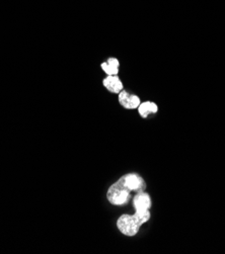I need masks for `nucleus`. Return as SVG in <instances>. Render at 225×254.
<instances>
[{
	"mask_svg": "<svg viewBox=\"0 0 225 254\" xmlns=\"http://www.w3.org/2000/svg\"><path fill=\"white\" fill-rule=\"evenodd\" d=\"M107 198L110 201V204L114 206H124L130 200L131 191L128 190L126 188H124L117 181L109 188L107 191Z\"/></svg>",
	"mask_w": 225,
	"mask_h": 254,
	"instance_id": "f257e3e1",
	"label": "nucleus"
},
{
	"mask_svg": "<svg viewBox=\"0 0 225 254\" xmlns=\"http://www.w3.org/2000/svg\"><path fill=\"white\" fill-rule=\"evenodd\" d=\"M140 227L141 226L136 222L133 215L124 214L117 221V228L125 236L133 237L137 235L140 230Z\"/></svg>",
	"mask_w": 225,
	"mask_h": 254,
	"instance_id": "f03ea898",
	"label": "nucleus"
},
{
	"mask_svg": "<svg viewBox=\"0 0 225 254\" xmlns=\"http://www.w3.org/2000/svg\"><path fill=\"white\" fill-rule=\"evenodd\" d=\"M118 182L131 192L143 191L146 188V183L143 177L135 172L123 175L120 180H118Z\"/></svg>",
	"mask_w": 225,
	"mask_h": 254,
	"instance_id": "7ed1b4c3",
	"label": "nucleus"
},
{
	"mask_svg": "<svg viewBox=\"0 0 225 254\" xmlns=\"http://www.w3.org/2000/svg\"><path fill=\"white\" fill-rule=\"evenodd\" d=\"M118 99H119V104L126 110H136L141 104L138 95L130 93L124 89L119 93Z\"/></svg>",
	"mask_w": 225,
	"mask_h": 254,
	"instance_id": "20e7f679",
	"label": "nucleus"
},
{
	"mask_svg": "<svg viewBox=\"0 0 225 254\" xmlns=\"http://www.w3.org/2000/svg\"><path fill=\"white\" fill-rule=\"evenodd\" d=\"M152 205V200L150 195L143 191H139L136 193V195L134 196L133 199V207L135 209V211H139V210H150Z\"/></svg>",
	"mask_w": 225,
	"mask_h": 254,
	"instance_id": "39448f33",
	"label": "nucleus"
},
{
	"mask_svg": "<svg viewBox=\"0 0 225 254\" xmlns=\"http://www.w3.org/2000/svg\"><path fill=\"white\" fill-rule=\"evenodd\" d=\"M104 86L112 93L119 94L123 89L124 85L118 75H107V77L103 80Z\"/></svg>",
	"mask_w": 225,
	"mask_h": 254,
	"instance_id": "423d86ee",
	"label": "nucleus"
},
{
	"mask_svg": "<svg viewBox=\"0 0 225 254\" xmlns=\"http://www.w3.org/2000/svg\"><path fill=\"white\" fill-rule=\"evenodd\" d=\"M138 113L140 115V117H142L143 119L148 118L149 115H153L156 114L158 112V107L153 101H144V103H141L138 107Z\"/></svg>",
	"mask_w": 225,
	"mask_h": 254,
	"instance_id": "0eeeda50",
	"label": "nucleus"
},
{
	"mask_svg": "<svg viewBox=\"0 0 225 254\" xmlns=\"http://www.w3.org/2000/svg\"><path fill=\"white\" fill-rule=\"evenodd\" d=\"M101 68L107 75H118L120 70V61L115 57H110L106 62L101 64Z\"/></svg>",
	"mask_w": 225,
	"mask_h": 254,
	"instance_id": "6e6552de",
	"label": "nucleus"
},
{
	"mask_svg": "<svg viewBox=\"0 0 225 254\" xmlns=\"http://www.w3.org/2000/svg\"><path fill=\"white\" fill-rule=\"evenodd\" d=\"M133 217L136 220V222L140 226H142L150 220L151 214H150V210H139V211H135V213L133 214Z\"/></svg>",
	"mask_w": 225,
	"mask_h": 254,
	"instance_id": "1a4fd4ad",
	"label": "nucleus"
}]
</instances>
